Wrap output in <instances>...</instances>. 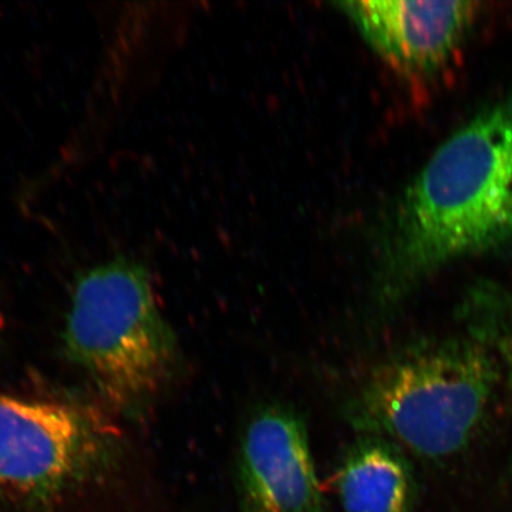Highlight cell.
<instances>
[{"mask_svg": "<svg viewBox=\"0 0 512 512\" xmlns=\"http://www.w3.org/2000/svg\"><path fill=\"white\" fill-rule=\"evenodd\" d=\"M512 238V93L457 128L407 185L380 239L376 302Z\"/></svg>", "mask_w": 512, "mask_h": 512, "instance_id": "obj_1", "label": "cell"}, {"mask_svg": "<svg viewBox=\"0 0 512 512\" xmlns=\"http://www.w3.org/2000/svg\"><path fill=\"white\" fill-rule=\"evenodd\" d=\"M503 366L480 336L416 343L387 357L346 406L363 436L389 440L416 456H456L487 419Z\"/></svg>", "mask_w": 512, "mask_h": 512, "instance_id": "obj_2", "label": "cell"}, {"mask_svg": "<svg viewBox=\"0 0 512 512\" xmlns=\"http://www.w3.org/2000/svg\"><path fill=\"white\" fill-rule=\"evenodd\" d=\"M64 352L114 409L137 414L160 397L181 355L150 275L114 258L80 272L70 293Z\"/></svg>", "mask_w": 512, "mask_h": 512, "instance_id": "obj_3", "label": "cell"}, {"mask_svg": "<svg viewBox=\"0 0 512 512\" xmlns=\"http://www.w3.org/2000/svg\"><path fill=\"white\" fill-rule=\"evenodd\" d=\"M109 430L90 410L0 393V494L39 501L103 466Z\"/></svg>", "mask_w": 512, "mask_h": 512, "instance_id": "obj_4", "label": "cell"}, {"mask_svg": "<svg viewBox=\"0 0 512 512\" xmlns=\"http://www.w3.org/2000/svg\"><path fill=\"white\" fill-rule=\"evenodd\" d=\"M244 512H325L305 421L268 406L245 427L238 461Z\"/></svg>", "mask_w": 512, "mask_h": 512, "instance_id": "obj_5", "label": "cell"}, {"mask_svg": "<svg viewBox=\"0 0 512 512\" xmlns=\"http://www.w3.org/2000/svg\"><path fill=\"white\" fill-rule=\"evenodd\" d=\"M338 6L380 56L409 74L441 69L463 42L478 9V3L464 0H353Z\"/></svg>", "mask_w": 512, "mask_h": 512, "instance_id": "obj_6", "label": "cell"}, {"mask_svg": "<svg viewBox=\"0 0 512 512\" xmlns=\"http://www.w3.org/2000/svg\"><path fill=\"white\" fill-rule=\"evenodd\" d=\"M336 493L345 512H410L416 481L402 450L389 440L363 436L336 470Z\"/></svg>", "mask_w": 512, "mask_h": 512, "instance_id": "obj_7", "label": "cell"}]
</instances>
